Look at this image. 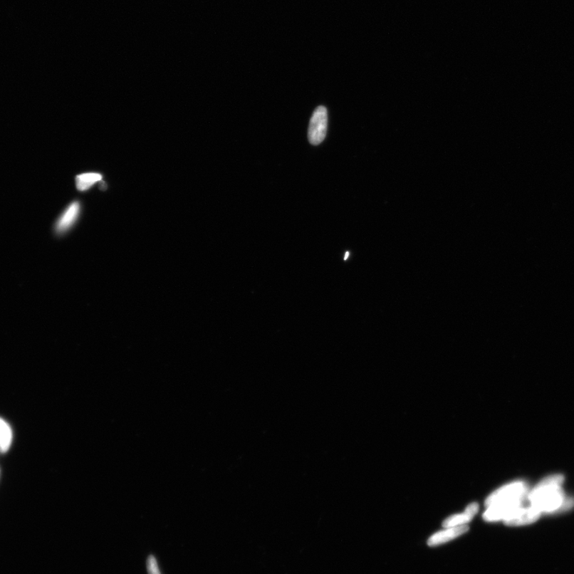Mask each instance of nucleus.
Here are the masks:
<instances>
[{
    "label": "nucleus",
    "instance_id": "f257e3e1",
    "mask_svg": "<svg viewBox=\"0 0 574 574\" xmlns=\"http://www.w3.org/2000/svg\"><path fill=\"white\" fill-rule=\"evenodd\" d=\"M563 482L562 475H553L542 480L530 493L531 505L542 513L562 509L566 504L562 487Z\"/></svg>",
    "mask_w": 574,
    "mask_h": 574
},
{
    "label": "nucleus",
    "instance_id": "f03ea898",
    "mask_svg": "<svg viewBox=\"0 0 574 574\" xmlns=\"http://www.w3.org/2000/svg\"><path fill=\"white\" fill-rule=\"evenodd\" d=\"M328 125V113L324 106H318L311 119L308 138L313 145L321 144L326 136Z\"/></svg>",
    "mask_w": 574,
    "mask_h": 574
},
{
    "label": "nucleus",
    "instance_id": "7ed1b4c3",
    "mask_svg": "<svg viewBox=\"0 0 574 574\" xmlns=\"http://www.w3.org/2000/svg\"><path fill=\"white\" fill-rule=\"evenodd\" d=\"M523 500L524 498L516 499L491 506L484 513V518L489 522L508 519L523 508Z\"/></svg>",
    "mask_w": 574,
    "mask_h": 574
},
{
    "label": "nucleus",
    "instance_id": "20e7f679",
    "mask_svg": "<svg viewBox=\"0 0 574 574\" xmlns=\"http://www.w3.org/2000/svg\"><path fill=\"white\" fill-rule=\"evenodd\" d=\"M526 486L523 482H516L502 487L487 498L486 505H493L509 501V500L525 498Z\"/></svg>",
    "mask_w": 574,
    "mask_h": 574
},
{
    "label": "nucleus",
    "instance_id": "39448f33",
    "mask_svg": "<svg viewBox=\"0 0 574 574\" xmlns=\"http://www.w3.org/2000/svg\"><path fill=\"white\" fill-rule=\"evenodd\" d=\"M80 204L78 202L72 203L68 209L65 210L63 215L59 217L56 225V230L58 234H64L69 231L73 224H75L79 216Z\"/></svg>",
    "mask_w": 574,
    "mask_h": 574
},
{
    "label": "nucleus",
    "instance_id": "423d86ee",
    "mask_svg": "<svg viewBox=\"0 0 574 574\" xmlns=\"http://www.w3.org/2000/svg\"><path fill=\"white\" fill-rule=\"evenodd\" d=\"M541 516H542V513L531 505L527 507L523 506L515 516L505 520V523L511 526L531 524L536 522Z\"/></svg>",
    "mask_w": 574,
    "mask_h": 574
},
{
    "label": "nucleus",
    "instance_id": "0eeeda50",
    "mask_svg": "<svg viewBox=\"0 0 574 574\" xmlns=\"http://www.w3.org/2000/svg\"><path fill=\"white\" fill-rule=\"evenodd\" d=\"M469 531V527L466 526H458L455 527H451V528L448 531H444L442 532H439L434 535L430 538L429 540V545L431 546H436L440 544L445 543L449 542V541L452 540L459 537V536L463 535L465 532Z\"/></svg>",
    "mask_w": 574,
    "mask_h": 574
},
{
    "label": "nucleus",
    "instance_id": "6e6552de",
    "mask_svg": "<svg viewBox=\"0 0 574 574\" xmlns=\"http://www.w3.org/2000/svg\"><path fill=\"white\" fill-rule=\"evenodd\" d=\"M478 510L479 506L476 503H472L466 507L464 513L447 518L443 526L446 527V528H451V527L461 526L464 523H469L473 516L476 515Z\"/></svg>",
    "mask_w": 574,
    "mask_h": 574
},
{
    "label": "nucleus",
    "instance_id": "1a4fd4ad",
    "mask_svg": "<svg viewBox=\"0 0 574 574\" xmlns=\"http://www.w3.org/2000/svg\"><path fill=\"white\" fill-rule=\"evenodd\" d=\"M103 176L96 172L83 173L76 177V187L79 191L88 190L97 182L102 180Z\"/></svg>",
    "mask_w": 574,
    "mask_h": 574
},
{
    "label": "nucleus",
    "instance_id": "9d476101",
    "mask_svg": "<svg viewBox=\"0 0 574 574\" xmlns=\"http://www.w3.org/2000/svg\"><path fill=\"white\" fill-rule=\"evenodd\" d=\"M12 442V431L8 423L0 418V452L5 453L10 449Z\"/></svg>",
    "mask_w": 574,
    "mask_h": 574
},
{
    "label": "nucleus",
    "instance_id": "9b49d317",
    "mask_svg": "<svg viewBox=\"0 0 574 574\" xmlns=\"http://www.w3.org/2000/svg\"><path fill=\"white\" fill-rule=\"evenodd\" d=\"M147 565H148L149 574H161L158 568L157 560L155 557L150 556L149 558Z\"/></svg>",
    "mask_w": 574,
    "mask_h": 574
}]
</instances>
